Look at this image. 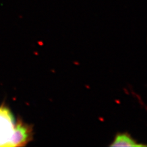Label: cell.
<instances>
[{"label":"cell","mask_w":147,"mask_h":147,"mask_svg":"<svg viewBox=\"0 0 147 147\" xmlns=\"http://www.w3.org/2000/svg\"><path fill=\"white\" fill-rule=\"evenodd\" d=\"M18 121L5 105H0V147L18 146Z\"/></svg>","instance_id":"obj_1"},{"label":"cell","mask_w":147,"mask_h":147,"mask_svg":"<svg viewBox=\"0 0 147 147\" xmlns=\"http://www.w3.org/2000/svg\"><path fill=\"white\" fill-rule=\"evenodd\" d=\"M110 146H145L142 144H138L137 142L128 133L118 134Z\"/></svg>","instance_id":"obj_2"}]
</instances>
